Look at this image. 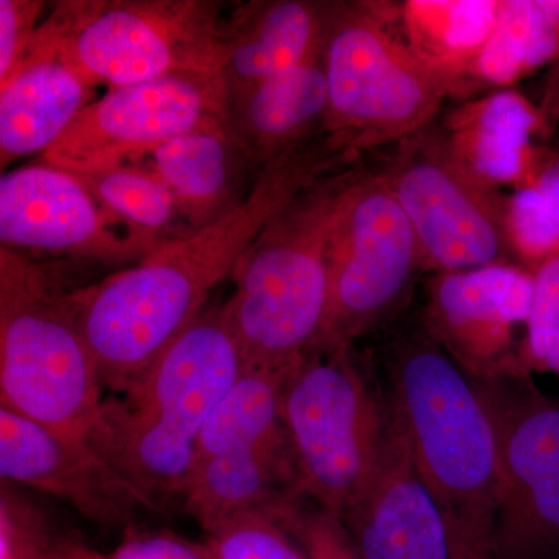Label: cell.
I'll return each instance as SVG.
<instances>
[{
    "mask_svg": "<svg viewBox=\"0 0 559 559\" xmlns=\"http://www.w3.org/2000/svg\"><path fill=\"white\" fill-rule=\"evenodd\" d=\"M64 559H109L81 540L66 539Z\"/></svg>",
    "mask_w": 559,
    "mask_h": 559,
    "instance_id": "35",
    "label": "cell"
},
{
    "mask_svg": "<svg viewBox=\"0 0 559 559\" xmlns=\"http://www.w3.org/2000/svg\"><path fill=\"white\" fill-rule=\"evenodd\" d=\"M109 559H218L207 543L171 532H128Z\"/></svg>",
    "mask_w": 559,
    "mask_h": 559,
    "instance_id": "33",
    "label": "cell"
},
{
    "mask_svg": "<svg viewBox=\"0 0 559 559\" xmlns=\"http://www.w3.org/2000/svg\"><path fill=\"white\" fill-rule=\"evenodd\" d=\"M533 272L516 263L430 275L421 326L477 381L525 377Z\"/></svg>",
    "mask_w": 559,
    "mask_h": 559,
    "instance_id": "13",
    "label": "cell"
},
{
    "mask_svg": "<svg viewBox=\"0 0 559 559\" xmlns=\"http://www.w3.org/2000/svg\"><path fill=\"white\" fill-rule=\"evenodd\" d=\"M499 7L500 0H406L395 2V22L414 57L451 97L487 43Z\"/></svg>",
    "mask_w": 559,
    "mask_h": 559,
    "instance_id": "24",
    "label": "cell"
},
{
    "mask_svg": "<svg viewBox=\"0 0 559 559\" xmlns=\"http://www.w3.org/2000/svg\"><path fill=\"white\" fill-rule=\"evenodd\" d=\"M183 509L205 535L249 513H278L305 499L290 444L227 452L191 471Z\"/></svg>",
    "mask_w": 559,
    "mask_h": 559,
    "instance_id": "20",
    "label": "cell"
},
{
    "mask_svg": "<svg viewBox=\"0 0 559 559\" xmlns=\"http://www.w3.org/2000/svg\"><path fill=\"white\" fill-rule=\"evenodd\" d=\"M90 187L68 170L40 162L0 178V248L35 257H76L123 263L142 260L159 242L121 235Z\"/></svg>",
    "mask_w": 559,
    "mask_h": 559,
    "instance_id": "14",
    "label": "cell"
},
{
    "mask_svg": "<svg viewBox=\"0 0 559 559\" xmlns=\"http://www.w3.org/2000/svg\"><path fill=\"white\" fill-rule=\"evenodd\" d=\"M282 418L301 496L342 518L380 460L392 419L385 390L355 345L311 349L286 378Z\"/></svg>",
    "mask_w": 559,
    "mask_h": 559,
    "instance_id": "8",
    "label": "cell"
},
{
    "mask_svg": "<svg viewBox=\"0 0 559 559\" xmlns=\"http://www.w3.org/2000/svg\"><path fill=\"white\" fill-rule=\"evenodd\" d=\"M549 64H559V0H500L487 43L451 97L511 90Z\"/></svg>",
    "mask_w": 559,
    "mask_h": 559,
    "instance_id": "23",
    "label": "cell"
},
{
    "mask_svg": "<svg viewBox=\"0 0 559 559\" xmlns=\"http://www.w3.org/2000/svg\"><path fill=\"white\" fill-rule=\"evenodd\" d=\"M305 502L307 499L290 503L278 516L310 559H362L341 518Z\"/></svg>",
    "mask_w": 559,
    "mask_h": 559,
    "instance_id": "31",
    "label": "cell"
},
{
    "mask_svg": "<svg viewBox=\"0 0 559 559\" xmlns=\"http://www.w3.org/2000/svg\"><path fill=\"white\" fill-rule=\"evenodd\" d=\"M356 165L323 176L261 230L223 305L245 369L289 374L318 340L329 305V246Z\"/></svg>",
    "mask_w": 559,
    "mask_h": 559,
    "instance_id": "4",
    "label": "cell"
},
{
    "mask_svg": "<svg viewBox=\"0 0 559 559\" xmlns=\"http://www.w3.org/2000/svg\"><path fill=\"white\" fill-rule=\"evenodd\" d=\"M229 128V94L221 75L178 73L109 87L81 110L43 162L76 176L109 170L151 154L178 135Z\"/></svg>",
    "mask_w": 559,
    "mask_h": 559,
    "instance_id": "12",
    "label": "cell"
},
{
    "mask_svg": "<svg viewBox=\"0 0 559 559\" xmlns=\"http://www.w3.org/2000/svg\"><path fill=\"white\" fill-rule=\"evenodd\" d=\"M507 227L514 263L535 272L559 253V165L509 193Z\"/></svg>",
    "mask_w": 559,
    "mask_h": 559,
    "instance_id": "27",
    "label": "cell"
},
{
    "mask_svg": "<svg viewBox=\"0 0 559 559\" xmlns=\"http://www.w3.org/2000/svg\"><path fill=\"white\" fill-rule=\"evenodd\" d=\"M92 103V86L49 53L28 51L0 81V167L47 153Z\"/></svg>",
    "mask_w": 559,
    "mask_h": 559,
    "instance_id": "19",
    "label": "cell"
},
{
    "mask_svg": "<svg viewBox=\"0 0 559 559\" xmlns=\"http://www.w3.org/2000/svg\"><path fill=\"white\" fill-rule=\"evenodd\" d=\"M380 173L409 219L421 272L514 263L507 227L509 193L474 175L436 121L393 145Z\"/></svg>",
    "mask_w": 559,
    "mask_h": 559,
    "instance_id": "9",
    "label": "cell"
},
{
    "mask_svg": "<svg viewBox=\"0 0 559 559\" xmlns=\"http://www.w3.org/2000/svg\"><path fill=\"white\" fill-rule=\"evenodd\" d=\"M103 392L68 293L35 257L0 248V406L91 443Z\"/></svg>",
    "mask_w": 559,
    "mask_h": 559,
    "instance_id": "5",
    "label": "cell"
},
{
    "mask_svg": "<svg viewBox=\"0 0 559 559\" xmlns=\"http://www.w3.org/2000/svg\"><path fill=\"white\" fill-rule=\"evenodd\" d=\"M448 533L452 559H496L491 539L471 535L463 530L448 528Z\"/></svg>",
    "mask_w": 559,
    "mask_h": 559,
    "instance_id": "34",
    "label": "cell"
},
{
    "mask_svg": "<svg viewBox=\"0 0 559 559\" xmlns=\"http://www.w3.org/2000/svg\"><path fill=\"white\" fill-rule=\"evenodd\" d=\"M150 157L190 230L240 204L260 171L230 128L187 132L162 143Z\"/></svg>",
    "mask_w": 559,
    "mask_h": 559,
    "instance_id": "21",
    "label": "cell"
},
{
    "mask_svg": "<svg viewBox=\"0 0 559 559\" xmlns=\"http://www.w3.org/2000/svg\"><path fill=\"white\" fill-rule=\"evenodd\" d=\"M341 521L362 559H452L443 511L393 415L377 468Z\"/></svg>",
    "mask_w": 559,
    "mask_h": 559,
    "instance_id": "16",
    "label": "cell"
},
{
    "mask_svg": "<svg viewBox=\"0 0 559 559\" xmlns=\"http://www.w3.org/2000/svg\"><path fill=\"white\" fill-rule=\"evenodd\" d=\"M393 25L395 2H325V131L355 153L425 130L448 98Z\"/></svg>",
    "mask_w": 559,
    "mask_h": 559,
    "instance_id": "7",
    "label": "cell"
},
{
    "mask_svg": "<svg viewBox=\"0 0 559 559\" xmlns=\"http://www.w3.org/2000/svg\"><path fill=\"white\" fill-rule=\"evenodd\" d=\"M326 110L329 87L318 57L230 97L229 128L261 170L325 131Z\"/></svg>",
    "mask_w": 559,
    "mask_h": 559,
    "instance_id": "22",
    "label": "cell"
},
{
    "mask_svg": "<svg viewBox=\"0 0 559 559\" xmlns=\"http://www.w3.org/2000/svg\"><path fill=\"white\" fill-rule=\"evenodd\" d=\"M323 31L325 2L270 0L238 7L226 21L221 70L229 98L320 57Z\"/></svg>",
    "mask_w": 559,
    "mask_h": 559,
    "instance_id": "18",
    "label": "cell"
},
{
    "mask_svg": "<svg viewBox=\"0 0 559 559\" xmlns=\"http://www.w3.org/2000/svg\"><path fill=\"white\" fill-rule=\"evenodd\" d=\"M474 381L495 423L502 471L496 559H559V400L532 377Z\"/></svg>",
    "mask_w": 559,
    "mask_h": 559,
    "instance_id": "11",
    "label": "cell"
},
{
    "mask_svg": "<svg viewBox=\"0 0 559 559\" xmlns=\"http://www.w3.org/2000/svg\"><path fill=\"white\" fill-rule=\"evenodd\" d=\"M539 112L514 90L489 92L451 110L440 128L451 150L474 175L496 187L516 189L547 164L543 150L533 145Z\"/></svg>",
    "mask_w": 559,
    "mask_h": 559,
    "instance_id": "17",
    "label": "cell"
},
{
    "mask_svg": "<svg viewBox=\"0 0 559 559\" xmlns=\"http://www.w3.org/2000/svg\"><path fill=\"white\" fill-rule=\"evenodd\" d=\"M546 106H549L551 116H554V119L557 120L559 124V64L557 66V70H555L554 80H551L550 83Z\"/></svg>",
    "mask_w": 559,
    "mask_h": 559,
    "instance_id": "36",
    "label": "cell"
},
{
    "mask_svg": "<svg viewBox=\"0 0 559 559\" xmlns=\"http://www.w3.org/2000/svg\"><path fill=\"white\" fill-rule=\"evenodd\" d=\"M43 11L44 3L35 0H0V81L31 49Z\"/></svg>",
    "mask_w": 559,
    "mask_h": 559,
    "instance_id": "32",
    "label": "cell"
},
{
    "mask_svg": "<svg viewBox=\"0 0 559 559\" xmlns=\"http://www.w3.org/2000/svg\"><path fill=\"white\" fill-rule=\"evenodd\" d=\"M28 51L60 58L91 86H130L178 73L221 75L226 20L219 3L204 0L60 2L40 22Z\"/></svg>",
    "mask_w": 559,
    "mask_h": 559,
    "instance_id": "6",
    "label": "cell"
},
{
    "mask_svg": "<svg viewBox=\"0 0 559 559\" xmlns=\"http://www.w3.org/2000/svg\"><path fill=\"white\" fill-rule=\"evenodd\" d=\"M66 538L46 514L3 481L0 492V559H57Z\"/></svg>",
    "mask_w": 559,
    "mask_h": 559,
    "instance_id": "30",
    "label": "cell"
},
{
    "mask_svg": "<svg viewBox=\"0 0 559 559\" xmlns=\"http://www.w3.org/2000/svg\"><path fill=\"white\" fill-rule=\"evenodd\" d=\"M242 370L223 308H209L135 384L105 401L92 447L156 506L180 498L201 430Z\"/></svg>",
    "mask_w": 559,
    "mask_h": 559,
    "instance_id": "3",
    "label": "cell"
},
{
    "mask_svg": "<svg viewBox=\"0 0 559 559\" xmlns=\"http://www.w3.org/2000/svg\"><path fill=\"white\" fill-rule=\"evenodd\" d=\"M218 559H310L277 513H249L207 533Z\"/></svg>",
    "mask_w": 559,
    "mask_h": 559,
    "instance_id": "29",
    "label": "cell"
},
{
    "mask_svg": "<svg viewBox=\"0 0 559 559\" xmlns=\"http://www.w3.org/2000/svg\"><path fill=\"white\" fill-rule=\"evenodd\" d=\"M286 378L272 371L242 370L201 430L193 469L227 452L289 444L282 418Z\"/></svg>",
    "mask_w": 559,
    "mask_h": 559,
    "instance_id": "25",
    "label": "cell"
},
{
    "mask_svg": "<svg viewBox=\"0 0 559 559\" xmlns=\"http://www.w3.org/2000/svg\"><path fill=\"white\" fill-rule=\"evenodd\" d=\"M79 178L114 219L159 245L175 238L176 223L186 221L170 189L153 170L124 164Z\"/></svg>",
    "mask_w": 559,
    "mask_h": 559,
    "instance_id": "26",
    "label": "cell"
},
{
    "mask_svg": "<svg viewBox=\"0 0 559 559\" xmlns=\"http://www.w3.org/2000/svg\"><path fill=\"white\" fill-rule=\"evenodd\" d=\"M0 476L66 500L98 524H127L139 509H157L90 441L61 436L2 406Z\"/></svg>",
    "mask_w": 559,
    "mask_h": 559,
    "instance_id": "15",
    "label": "cell"
},
{
    "mask_svg": "<svg viewBox=\"0 0 559 559\" xmlns=\"http://www.w3.org/2000/svg\"><path fill=\"white\" fill-rule=\"evenodd\" d=\"M521 367L525 377L551 374L559 380V253L533 272Z\"/></svg>",
    "mask_w": 559,
    "mask_h": 559,
    "instance_id": "28",
    "label": "cell"
},
{
    "mask_svg": "<svg viewBox=\"0 0 559 559\" xmlns=\"http://www.w3.org/2000/svg\"><path fill=\"white\" fill-rule=\"evenodd\" d=\"M66 539H68V538H66ZM64 544H66V540H64ZM64 544H62L60 555H58L57 559H64Z\"/></svg>",
    "mask_w": 559,
    "mask_h": 559,
    "instance_id": "37",
    "label": "cell"
},
{
    "mask_svg": "<svg viewBox=\"0 0 559 559\" xmlns=\"http://www.w3.org/2000/svg\"><path fill=\"white\" fill-rule=\"evenodd\" d=\"M418 272L417 238L384 176L356 168L331 230L329 305L311 349L352 347L378 329Z\"/></svg>",
    "mask_w": 559,
    "mask_h": 559,
    "instance_id": "10",
    "label": "cell"
},
{
    "mask_svg": "<svg viewBox=\"0 0 559 559\" xmlns=\"http://www.w3.org/2000/svg\"><path fill=\"white\" fill-rule=\"evenodd\" d=\"M358 154L330 132L267 162L240 204L207 226L162 242L130 270L69 290L68 304L105 390L120 395L205 311L275 215Z\"/></svg>",
    "mask_w": 559,
    "mask_h": 559,
    "instance_id": "1",
    "label": "cell"
},
{
    "mask_svg": "<svg viewBox=\"0 0 559 559\" xmlns=\"http://www.w3.org/2000/svg\"><path fill=\"white\" fill-rule=\"evenodd\" d=\"M385 377L390 412L447 527L492 539L502 471L476 381L423 326L390 342Z\"/></svg>",
    "mask_w": 559,
    "mask_h": 559,
    "instance_id": "2",
    "label": "cell"
}]
</instances>
